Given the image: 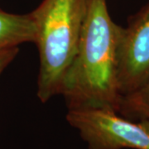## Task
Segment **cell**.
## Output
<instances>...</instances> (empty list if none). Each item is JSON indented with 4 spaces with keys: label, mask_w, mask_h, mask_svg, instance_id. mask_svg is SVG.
Here are the masks:
<instances>
[{
    "label": "cell",
    "mask_w": 149,
    "mask_h": 149,
    "mask_svg": "<svg viewBox=\"0 0 149 149\" xmlns=\"http://www.w3.org/2000/svg\"><path fill=\"white\" fill-rule=\"evenodd\" d=\"M120 26L108 10L107 0H88L74 60L61 94L71 109H108L118 113L117 49Z\"/></svg>",
    "instance_id": "cell-1"
},
{
    "label": "cell",
    "mask_w": 149,
    "mask_h": 149,
    "mask_svg": "<svg viewBox=\"0 0 149 149\" xmlns=\"http://www.w3.org/2000/svg\"><path fill=\"white\" fill-rule=\"evenodd\" d=\"M87 3L88 0H42L30 13L40 59L37 95L42 103L61 94L76 53Z\"/></svg>",
    "instance_id": "cell-2"
},
{
    "label": "cell",
    "mask_w": 149,
    "mask_h": 149,
    "mask_svg": "<svg viewBox=\"0 0 149 149\" xmlns=\"http://www.w3.org/2000/svg\"><path fill=\"white\" fill-rule=\"evenodd\" d=\"M66 120L88 149H149V121L131 120L108 109H71Z\"/></svg>",
    "instance_id": "cell-3"
},
{
    "label": "cell",
    "mask_w": 149,
    "mask_h": 149,
    "mask_svg": "<svg viewBox=\"0 0 149 149\" xmlns=\"http://www.w3.org/2000/svg\"><path fill=\"white\" fill-rule=\"evenodd\" d=\"M118 91L125 95L149 80V2L120 26L117 49Z\"/></svg>",
    "instance_id": "cell-4"
},
{
    "label": "cell",
    "mask_w": 149,
    "mask_h": 149,
    "mask_svg": "<svg viewBox=\"0 0 149 149\" xmlns=\"http://www.w3.org/2000/svg\"><path fill=\"white\" fill-rule=\"evenodd\" d=\"M36 28L30 13L14 14L0 8V50L34 43Z\"/></svg>",
    "instance_id": "cell-5"
},
{
    "label": "cell",
    "mask_w": 149,
    "mask_h": 149,
    "mask_svg": "<svg viewBox=\"0 0 149 149\" xmlns=\"http://www.w3.org/2000/svg\"><path fill=\"white\" fill-rule=\"evenodd\" d=\"M118 113L131 120L149 121V80L139 90L122 96Z\"/></svg>",
    "instance_id": "cell-6"
},
{
    "label": "cell",
    "mask_w": 149,
    "mask_h": 149,
    "mask_svg": "<svg viewBox=\"0 0 149 149\" xmlns=\"http://www.w3.org/2000/svg\"><path fill=\"white\" fill-rule=\"evenodd\" d=\"M19 52L18 47L0 50V75Z\"/></svg>",
    "instance_id": "cell-7"
}]
</instances>
